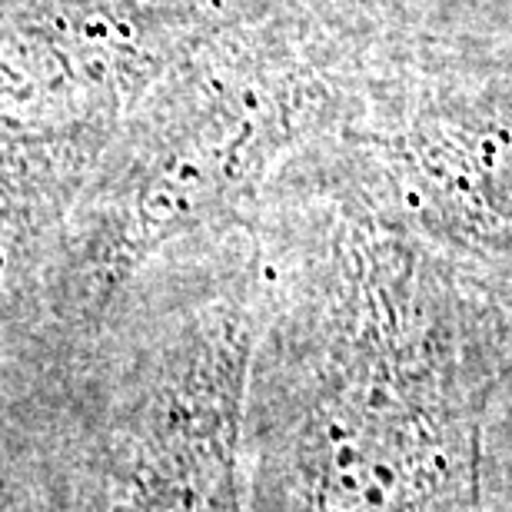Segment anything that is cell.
Wrapping results in <instances>:
<instances>
[{
  "label": "cell",
  "instance_id": "6da1fadb",
  "mask_svg": "<svg viewBox=\"0 0 512 512\" xmlns=\"http://www.w3.org/2000/svg\"><path fill=\"white\" fill-rule=\"evenodd\" d=\"M256 512H479L489 380L443 280L343 233Z\"/></svg>",
  "mask_w": 512,
  "mask_h": 512
},
{
  "label": "cell",
  "instance_id": "7a4b0ae2",
  "mask_svg": "<svg viewBox=\"0 0 512 512\" xmlns=\"http://www.w3.org/2000/svg\"><path fill=\"white\" fill-rule=\"evenodd\" d=\"M283 17L243 0L133 110L40 263L70 326H97L180 240L237 217L330 84Z\"/></svg>",
  "mask_w": 512,
  "mask_h": 512
},
{
  "label": "cell",
  "instance_id": "3957f363",
  "mask_svg": "<svg viewBox=\"0 0 512 512\" xmlns=\"http://www.w3.org/2000/svg\"><path fill=\"white\" fill-rule=\"evenodd\" d=\"M243 0H0V286L30 280L157 80Z\"/></svg>",
  "mask_w": 512,
  "mask_h": 512
},
{
  "label": "cell",
  "instance_id": "277c9868",
  "mask_svg": "<svg viewBox=\"0 0 512 512\" xmlns=\"http://www.w3.org/2000/svg\"><path fill=\"white\" fill-rule=\"evenodd\" d=\"M253 333L247 280L183 320L163 366V403L140 443L130 512H247L240 439Z\"/></svg>",
  "mask_w": 512,
  "mask_h": 512
},
{
  "label": "cell",
  "instance_id": "5b68a950",
  "mask_svg": "<svg viewBox=\"0 0 512 512\" xmlns=\"http://www.w3.org/2000/svg\"><path fill=\"white\" fill-rule=\"evenodd\" d=\"M403 160L436 227L512 243V133L419 143Z\"/></svg>",
  "mask_w": 512,
  "mask_h": 512
}]
</instances>
